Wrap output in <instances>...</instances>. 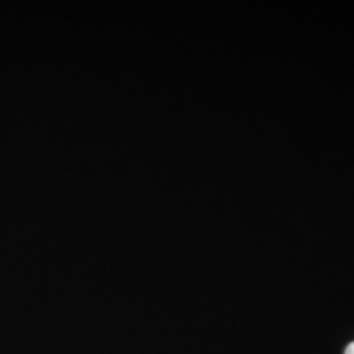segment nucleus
Instances as JSON below:
<instances>
[{"instance_id":"1","label":"nucleus","mask_w":354,"mask_h":354,"mask_svg":"<svg viewBox=\"0 0 354 354\" xmlns=\"http://www.w3.org/2000/svg\"><path fill=\"white\" fill-rule=\"evenodd\" d=\"M345 354H354V342H351V344L346 346Z\"/></svg>"}]
</instances>
